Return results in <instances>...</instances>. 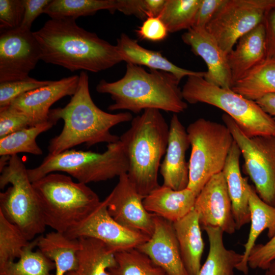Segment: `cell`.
<instances>
[{"instance_id": "43", "label": "cell", "mask_w": 275, "mask_h": 275, "mask_svg": "<svg viewBox=\"0 0 275 275\" xmlns=\"http://www.w3.org/2000/svg\"><path fill=\"white\" fill-rule=\"evenodd\" d=\"M51 0H24V13L20 26L31 30L34 21L42 13Z\"/></svg>"}, {"instance_id": "19", "label": "cell", "mask_w": 275, "mask_h": 275, "mask_svg": "<svg viewBox=\"0 0 275 275\" xmlns=\"http://www.w3.org/2000/svg\"><path fill=\"white\" fill-rule=\"evenodd\" d=\"M78 81L77 75L52 80L49 85L19 96L10 105L29 115L36 124L41 123L48 120L50 108L54 103L75 93Z\"/></svg>"}, {"instance_id": "40", "label": "cell", "mask_w": 275, "mask_h": 275, "mask_svg": "<svg viewBox=\"0 0 275 275\" xmlns=\"http://www.w3.org/2000/svg\"><path fill=\"white\" fill-rule=\"evenodd\" d=\"M275 261V234L264 244H255L251 250L248 261L252 269L267 270Z\"/></svg>"}, {"instance_id": "20", "label": "cell", "mask_w": 275, "mask_h": 275, "mask_svg": "<svg viewBox=\"0 0 275 275\" xmlns=\"http://www.w3.org/2000/svg\"><path fill=\"white\" fill-rule=\"evenodd\" d=\"M265 32L263 22L241 37L235 49L227 54L232 86L266 59Z\"/></svg>"}, {"instance_id": "23", "label": "cell", "mask_w": 275, "mask_h": 275, "mask_svg": "<svg viewBox=\"0 0 275 275\" xmlns=\"http://www.w3.org/2000/svg\"><path fill=\"white\" fill-rule=\"evenodd\" d=\"M117 41L116 46L123 61L127 63L171 73L180 81L185 76H206V71H194L180 68L169 61L160 52L143 47L125 33L121 34Z\"/></svg>"}, {"instance_id": "29", "label": "cell", "mask_w": 275, "mask_h": 275, "mask_svg": "<svg viewBox=\"0 0 275 275\" xmlns=\"http://www.w3.org/2000/svg\"><path fill=\"white\" fill-rule=\"evenodd\" d=\"M231 89L254 101L275 93V59L266 58L235 82Z\"/></svg>"}, {"instance_id": "12", "label": "cell", "mask_w": 275, "mask_h": 275, "mask_svg": "<svg viewBox=\"0 0 275 275\" xmlns=\"http://www.w3.org/2000/svg\"><path fill=\"white\" fill-rule=\"evenodd\" d=\"M41 59L39 44L31 30L19 26L1 31L0 82L29 77Z\"/></svg>"}, {"instance_id": "45", "label": "cell", "mask_w": 275, "mask_h": 275, "mask_svg": "<svg viewBox=\"0 0 275 275\" xmlns=\"http://www.w3.org/2000/svg\"><path fill=\"white\" fill-rule=\"evenodd\" d=\"M255 102L266 113L275 116V93L267 94Z\"/></svg>"}, {"instance_id": "17", "label": "cell", "mask_w": 275, "mask_h": 275, "mask_svg": "<svg viewBox=\"0 0 275 275\" xmlns=\"http://www.w3.org/2000/svg\"><path fill=\"white\" fill-rule=\"evenodd\" d=\"M181 38L193 53L205 62L208 69L204 78L217 86L231 89V74L227 54L206 28L193 26L182 34Z\"/></svg>"}, {"instance_id": "5", "label": "cell", "mask_w": 275, "mask_h": 275, "mask_svg": "<svg viewBox=\"0 0 275 275\" xmlns=\"http://www.w3.org/2000/svg\"><path fill=\"white\" fill-rule=\"evenodd\" d=\"M46 226L66 233L98 205L96 193L65 174L51 173L32 182Z\"/></svg>"}, {"instance_id": "42", "label": "cell", "mask_w": 275, "mask_h": 275, "mask_svg": "<svg viewBox=\"0 0 275 275\" xmlns=\"http://www.w3.org/2000/svg\"><path fill=\"white\" fill-rule=\"evenodd\" d=\"M226 0H201L194 26L205 28Z\"/></svg>"}, {"instance_id": "30", "label": "cell", "mask_w": 275, "mask_h": 275, "mask_svg": "<svg viewBox=\"0 0 275 275\" xmlns=\"http://www.w3.org/2000/svg\"><path fill=\"white\" fill-rule=\"evenodd\" d=\"M57 122L48 120L0 138V155L12 156L19 153L40 155L43 151L36 142L37 136L50 129Z\"/></svg>"}, {"instance_id": "16", "label": "cell", "mask_w": 275, "mask_h": 275, "mask_svg": "<svg viewBox=\"0 0 275 275\" xmlns=\"http://www.w3.org/2000/svg\"><path fill=\"white\" fill-rule=\"evenodd\" d=\"M136 248L167 275H189L182 259L173 223L155 214L153 234Z\"/></svg>"}, {"instance_id": "6", "label": "cell", "mask_w": 275, "mask_h": 275, "mask_svg": "<svg viewBox=\"0 0 275 275\" xmlns=\"http://www.w3.org/2000/svg\"><path fill=\"white\" fill-rule=\"evenodd\" d=\"M128 168L125 148L119 139L108 144L102 153L69 149L56 155L48 153L39 166L28 169V173L32 182L48 174L62 172L87 184L119 177L127 173Z\"/></svg>"}, {"instance_id": "31", "label": "cell", "mask_w": 275, "mask_h": 275, "mask_svg": "<svg viewBox=\"0 0 275 275\" xmlns=\"http://www.w3.org/2000/svg\"><path fill=\"white\" fill-rule=\"evenodd\" d=\"M116 0H51L44 13L51 19L72 18L95 14L107 10L116 11Z\"/></svg>"}, {"instance_id": "15", "label": "cell", "mask_w": 275, "mask_h": 275, "mask_svg": "<svg viewBox=\"0 0 275 275\" xmlns=\"http://www.w3.org/2000/svg\"><path fill=\"white\" fill-rule=\"evenodd\" d=\"M194 210L202 228L217 227L232 234L236 230L232 204L222 172L213 176L197 195Z\"/></svg>"}, {"instance_id": "11", "label": "cell", "mask_w": 275, "mask_h": 275, "mask_svg": "<svg viewBox=\"0 0 275 275\" xmlns=\"http://www.w3.org/2000/svg\"><path fill=\"white\" fill-rule=\"evenodd\" d=\"M275 0H226L206 26L227 54L239 39L261 23Z\"/></svg>"}, {"instance_id": "39", "label": "cell", "mask_w": 275, "mask_h": 275, "mask_svg": "<svg viewBox=\"0 0 275 275\" xmlns=\"http://www.w3.org/2000/svg\"><path fill=\"white\" fill-rule=\"evenodd\" d=\"M24 13V0H0L1 31L20 26Z\"/></svg>"}, {"instance_id": "26", "label": "cell", "mask_w": 275, "mask_h": 275, "mask_svg": "<svg viewBox=\"0 0 275 275\" xmlns=\"http://www.w3.org/2000/svg\"><path fill=\"white\" fill-rule=\"evenodd\" d=\"M36 239L38 249L54 262V275H65L77 267V253L81 246L79 239L54 231L41 235Z\"/></svg>"}, {"instance_id": "14", "label": "cell", "mask_w": 275, "mask_h": 275, "mask_svg": "<svg viewBox=\"0 0 275 275\" xmlns=\"http://www.w3.org/2000/svg\"><path fill=\"white\" fill-rule=\"evenodd\" d=\"M144 198L124 173L105 199L108 212L116 221L150 237L154 229L155 214L146 209Z\"/></svg>"}, {"instance_id": "18", "label": "cell", "mask_w": 275, "mask_h": 275, "mask_svg": "<svg viewBox=\"0 0 275 275\" xmlns=\"http://www.w3.org/2000/svg\"><path fill=\"white\" fill-rule=\"evenodd\" d=\"M189 146L186 129L177 114H173L169 125L167 150L159 169L162 185L176 190L187 187L189 169L185 154Z\"/></svg>"}, {"instance_id": "37", "label": "cell", "mask_w": 275, "mask_h": 275, "mask_svg": "<svg viewBox=\"0 0 275 275\" xmlns=\"http://www.w3.org/2000/svg\"><path fill=\"white\" fill-rule=\"evenodd\" d=\"M166 0H116V11L143 20L158 17Z\"/></svg>"}, {"instance_id": "1", "label": "cell", "mask_w": 275, "mask_h": 275, "mask_svg": "<svg viewBox=\"0 0 275 275\" xmlns=\"http://www.w3.org/2000/svg\"><path fill=\"white\" fill-rule=\"evenodd\" d=\"M44 62L77 70L98 72L123 61L116 45L78 25L72 18L50 19L33 32Z\"/></svg>"}, {"instance_id": "22", "label": "cell", "mask_w": 275, "mask_h": 275, "mask_svg": "<svg viewBox=\"0 0 275 275\" xmlns=\"http://www.w3.org/2000/svg\"><path fill=\"white\" fill-rule=\"evenodd\" d=\"M240 150L234 141L223 169L232 204V210L237 230L250 222L248 179L242 177L239 166Z\"/></svg>"}, {"instance_id": "28", "label": "cell", "mask_w": 275, "mask_h": 275, "mask_svg": "<svg viewBox=\"0 0 275 275\" xmlns=\"http://www.w3.org/2000/svg\"><path fill=\"white\" fill-rule=\"evenodd\" d=\"M209 243L206 259L198 275H234L235 269L241 262L242 254L228 249L223 240V230L217 227H205Z\"/></svg>"}, {"instance_id": "10", "label": "cell", "mask_w": 275, "mask_h": 275, "mask_svg": "<svg viewBox=\"0 0 275 275\" xmlns=\"http://www.w3.org/2000/svg\"><path fill=\"white\" fill-rule=\"evenodd\" d=\"M238 146L244 161V170L254 184L260 198L275 207V136H247L229 115H222Z\"/></svg>"}, {"instance_id": "24", "label": "cell", "mask_w": 275, "mask_h": 275, "mask_svg": "<svg viewBox=\"0 0 275 275\" xmlns=\"http://www.w3.org/2000/svg\"><path fill=\"white\" fill-rule=\"evenodd\" d=\"M173 225L184 266L189 275H198L204 242L197 212L194 209Z\"/></svg>"}, {"instance_id": "21", "label": "cell", "mask_w": 275, "mask_h": 275, "mask_svg": "<svg viewBox=\"0 0 275 275\" xmlns=\"http://www.w3.org/2000/svg\"><path fill=\"white\" fill-rule=\"evenodd\" d=\"M197 196L187 187L176 190L162 185L144 198L143 204L149 212L174 223L194 209Z\"/></svg>"}, {"instance_id": "36", "label": "cell", "mask_w": 275, "mask_h": 275, "mask_svg": "<svg viewBox=\"0 0 275 275\" xmlns=\"http://www.w3.org/2000/svg\"><path fill=\"white\" fill-rule=\"evenodd\" d=\"M52 80L25 78L0 82V107L9 105L19 96L35 89L50 84Z\"/></svg>"}, {"instance_id": "13", "label": "cell", "mask_w": 275, "mask_h": 275, "mask_svg": "<svg viewBox=\"0 0 275 275\" xmlns=\"http://www.w3.org/2000/svg\"><path fill=\"white\" fill-rule=\"evenodd\" d=\"M65 234L71 238L90 237L98 239L115 253L136 248L150 238L116 221L108 212L106 199L101 201L80 223Z\"/></svg>"}, {"instance_id": "35", "label": "cell", "mask_w": 275, "mask_h": 275, "mask_svg": "<svg viewBox=\"0 0 275 275\" xmlns=\"http://www.w3.org/2000/svg\"><path fill=\"white\" fill-rule=\"evenodd\" d=\"M30 242L22 231L0 212V268L19 258Z\"/></svg>"}, {"instance_id": "41", "label": "cell", "mask_w": 275, "mask_h": 275, "mask_svg": "<svg viewBox=\"0 0 275 275\" xmlns=\"http://www.w3.org/2000/svg\"><path fill=\"white\" fill-rule=\"evenodd\" d=\"M136 32L142 39L153 42L164 40L169 32L166 25L158 17L147 18Z\"/></svg>"}, {"instance_id": "32", "label": "cell", "mask_w": 275, "mask_h": 275, "mask_svg": "<svg viewBox=\"0 0 275 275\" xmlns=\"http://www.w3.org/2000/svg\"><path fill=\"white\" fill-rule=\"evenodd\" d=\"M37 247L35 238L26 246L17 261H12L0 268V275H54L53 262L45 256Z\"/></svg>"}, {"instance_id": "47", "label": "cell", "mask_w": 275, "mask_h": 275, "mask_svg": "<svg viewBox=\"0 0 275 275\" xmlns=\"http://www.w3.org/2000/svg\"><path fill=\"white\" fill-rule=\"evenodd\" d=\"M273 118H274V120H275V116H274V117H273ZM272 135H273V136H275V130L274 131V132H273V133Z\"/></svg>"}, {"instance_id": "25", "label": "cell", "mask_w": 275, "mask_h": 275, "mask_svg": "<svg viewBox=\"0 0 275 275\" xmlns=\"http://www.w3.org/2000/svg\"><path fill=\"white\" fill-rule=\"evenodd\" d=\"M246 187L249 196L251 226L248 238L243 245L242 260L236 267V269L244 275L248 273V258L259 235L265 230H267L269 239L275 234V207L263 201L257 194L255 187L248 182Z\"/></svg>"}, {"instance_id": "33", "label": "cell", "mask_w": 275, "mask_h": 275, "mask_svg": "<svg viewBox=\"0 0 275 275\" xmlns=\"http://www.w3.org/2000/svg\"><path fill=\"white\" fill-rule=\"evenodd\" d=\"M116 265L110 275H167L147 255L136 248L115 253Z\"/></svg>"}, {"instance_id": "7", "label": "cell", "mask_w": 275, "mask_h": 275, "mask_svg": "<svg viewBox=\"0 0 275 275\" xmlns=\"http://www.w3.org/2000/svg\"><path fill=\"white\" fill-rule=\"evenodd\" d=\"M181 91L184 100L189 103H204L224 111L249 137L272 135L275 130L273 117L255 101L210 83L202 76H188Z\"/></svg>"}, {"instance_id": "44", "label": "cell", "mask_w": 275, "mask_h": 275, "mask_svg": "<svg viewBox=\"0 0 275 275\" xmlns=\"http://www.w3.org/2000/svg\"><path fill=\"white\" fill-rule=\"evenodd\" d=\"M263 23L265 32L266 58L275 59V6L267 11Z\"/></svg>"}, {"instance_id": "3", "label": "cell", "mask_w": 275, "mask_h": 275, "mask_svg": "<svg viewBox=\"0 0 275 275\" xmlns=\"http://www.w3.org/2000/svg\"><path fill=\"white\" fill-rule=\"evenodd\" d=\"M180 80L173 74L161 70L148 71L140 66L127 63L124 75L114 82L101 80L97 92L108 94L114 103L108 110H128L135 114L156 109L177 114L187 108Z\"/></svg>"}, {"instance_id": "2", "label": "cell", "mask_w": 275, "mask_h": 275, "mask_svg": "<svg viewBox=\"0 0 275 275\" xmlns=\"http://www.w3.org/2000/svg\"><path fill=\"white\" fill-rule=\"evenodd\" d=\"M49 117L64 122L61 133L49 142L48 149L52 155L82 144L89 147L100 143L116 142L120 137L112 134L111 129L133 119L129 112L112 114L99 108L91 98L89 76L84 71L80 72L77 89L70 101L63 107L50 109Z\"/></svg>"}, {"instance_id": "46", "label": "cell", "mask_w": 275, "mask_h": 275, "mask_svg": "<svg viewBox=\"0 0 275 275\" xmlns=\"http://www.w3.org/2000/svg\"><path fill=\"white\" fill-rule=\"evenodd\" d=\"M266 274L275 275V261L273 262L266 270Z\"/></svg>"}, {"instance_id": "48", "label": "cell", "mask_w": 275, "mask_h": 275, "mask_svg": "<svg viewBox=\"0 0 275 275\" xmlns=\"http://www.w3.org/2000/svg\"><path fill=\"white\" fill-rule=\"evenodd\" d=\"M265 275H268V274H265Z\"/></svg>"}, {"instance_id": "8", "label": "cell", "mask_w": 275, "mask_h": 275, "mask_svg": "<svg viewBox=\"0 0 275 275\" xmlns=\"http://www.w3.org/2000/svg\"><path fill=\"white\" fill-rule=\"evenodd\" d=\"M0 172L1 189L11 184L0 193V212L32 241L45 231L46 226L28 169L22 159L14 155Z\"/></svg>"}, {"instance_id": "34", "label": "cell", "mask_w": 275, "mask_h": 275, "mask_svg": "<svg viewBox=\"0 0 275 275\" xmlns=\"http://www.w3.org/2000/svg\"><path fill=\"white\" fill-rule=\"evenodd\" d=\"M201 0H166L158 17L170 33L194 26Z\"/></svg>"}, {"instance_id": "38", "label": "cell", "mask_w": 275, "mask_h": 275, "mask_svg": "<svg viewBox=\"0 0 275 275\" xmlns=\"http://www.w3.org/2000/svg\"><path fill=\"white\" fill-rule=\"evenodd\" d=\"M35 125L31 117L11 105L0 107V138Z\"/></svg>"}, {"instance_id": "9", "label": "cell", "mask_w": 275, "mask_h": 275, "mask_svg": "<svg viewBox=\"0 0 275 275\" xmlns=\"http://www.w3.org/2000/svg\"><path fill=\"white\" fill-rule=\"evenodd\" d=\"M186 131L191 148L187 188L198 195L213 176L222 172L234 140L225 124L202 118L189 124Z\"/></svg>"}, {"instance_id": "27", "label": "cell", "mask_w": 275, "mask_h": 275, "mask_svg": "<svg viewBox=\"0 0 275 275\" xmlns=\"http://www.w3.org/2000/svg\"><path fill=\"white\" fill-rule=\"evenodd\" d=\"M78 239L81 246L77 253V267L65 275H110L109 270L116 265L115 253L98 239Z\"/></svg>"}, {"instance_id": "4", "label": "cell", "mask_w": 275, "mask_h": 275, "mask_svg": "<svg viewBox=\"0 0 275 275\" xmlns=\"http://www.w3.org/2000/svg\"><path fill=\"white\" fill-rule=\"evenodd\" d=\"M169 134L160 110L148 109L133 118L130 128L120 136L128 159L127 176L143 197L159 186L158 172Z\"/></svg>"}]
</instances>
